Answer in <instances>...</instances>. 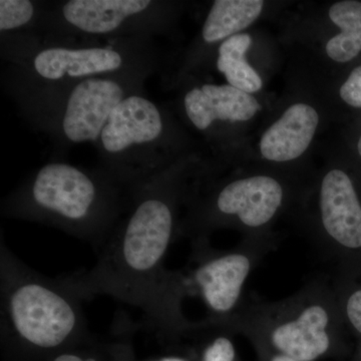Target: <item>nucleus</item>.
Masks as SVG:
<instances>
[{"label":"nucleus","mask_w":361,"mask_h":361,"mask_svg":"<svg viewBox=\"0 0 361 361\" xmlns=\"http://www.w3.org/2000/svg\"><path fill=\"white\" fill-rule=\"evenodd\" d=\"M188 164L180 160L135 187L129 205L89 270L59 277L78 298L106 295L142 311L145 329L157 331L163 316L169 248L177 240L185 205Z\"/></svg>","instance_id":"f257e3e1"},{"label":"nucleus","mask_w":361,"mask_h":361,"mask_svg":"<svg viewBox=\"0 0 361 361\" xmlns=\"http://www.w3.org/2000/svg\"><path fill=\"white\" fill-rule=\"evenodd\" d=\"M130 191L102 167L45 164L1 202V215L58 228L102 248L127 210Z\"/></svg>","instance_id":"f03ea898"},{"label":"nucleus","mask_w":361,"mask_h":361,"mask_svg":"<svg viewBox=\"0 0 361 361\" xmlns=\"http://www.w3.org/2000/svg\"><path fill=\"white\" fill-rule=\"evenodd\" d=\"M4 85L13 99L87 78L153 73L158 54L152 39H123L78 44L30 42L9 59Z\"/></svg>","instance_id":"39448f33"},{"label":"nucleus","mask_w":361,"mask_h":361,"mask_svg":"<svg viewBox=\"0 0 361 361\" xmlns=\"http://www.w3.org/2000/svg\"><path fill=\"white\" fill-rule=\"evenodd\" d=\"M157 361H189L187 360H185V358L183 357H178V356H170V357H164L161 358L160 360Z\"/></svg>","instance_id":"5701e85b"},{"label":"nucleus","mask_w":361,"mask_h":361,"mask_svg":"<svg viewBox=\"0 0 361 361\" xmlns=\"http://www.w3.org/2000/svg\"><path fill=\"white\" fill-rule=\"evenodd\" d=\"M151 73L97 77L14 99L35 129L59 144L96 146L111 114L123 99L144 92Z\"/></svg>","instance_id":"423d86ee"},{"label":"nucleus","mask_w":361,"mask_h":361,"mask_svg":"<svg viewBox=\"0 0 361 361\" xmlns=\"http://www.w3.org/2000/svg\"><path fill=\"white\" fill-rule=\"evenodd\" d=\"M197 330L204 341L202 361H236L232 334L205 319L197 322Z\"/></svg>","instance_id":"a211bd4d"},{"label":"nucleus","mask_w":361,"mask_h":361,"mask_svg":"<svg viewBox=\"0 0 361 361\" xmlns=\"http://www.w3.org/2000/svg\"><path fill=\"white\" fill-rule=\"evenodd\" d=\"M51 361H101L97 356L92 355H84L78 351L68 350L61 351L54 355Z\"/></svg>","instance_id":"412c9836"},{"label":"nucleus","mask_w":361,"mask_h":361,"mask_svg":"<svg viewBox=\"0 0 361 361\" xmlns=\"http://www.w3.org/2000/svg\"><path fill=\"white\" fill-rule=\"evenodd\" d=\"M82 300L61 282L0 246V325L4 341L35 353H61L89 338Z\"/></svg>","instance_id":"7ed1b4c3"},{"label":"nucleus","mask_w":361,"mask_h":361,"mask_svg":"<svg viewBox=\"0 0 361 361\" xmlns=\"http://www.w3.org/2000/svg\"><path fill=\"white\" fill-rule=\"evenodd\" d=\"M175 147L170 116L145 92L116 106L96 144L102 167L129 190L179 161Z\"/></svg>","instance_id":"0eeeda50"},{"label":"nucleus","mask_w":361,"mask_h":361,"mask_svg":"<svg viewBox=\"0 0 361 361\" xmlns=\"http://www.w3.org/2000/svg\"><path fill=\"white\" fill-rule=\"evenodd\" d=\"M277 246L273 234L244 238L230 250L213 248L209 239L193 240L189 261L182 269L170 271L169 286L182 302L187 296L199 297L208 311L206 322L222 324L241 307L252 271Z\"/></svg>","instance_id":"1a4fd4ad"},{"label":"nucleus","mask_w":361,"mask_h":361,"mask_svg":"<svg viewBox=\"0 0 361 361\" xmlns=\"http://www.w3.org/2000/svg\"><path fill=\"white\" fill-rule=\"evenodd\" d=\"M360 361H361V348H360Z\"/></svg>","instance_id":"393cba45"},{"label":"nucleus","mask_w":361,"mask_h":361,"mask_svg":"<svg viewBox=\"0 0 361 361\" xmlns=\"http://www.w3.org/2000/svg\"><path fill=\"white\" fill-rule=\"evenodd\" d=\"M264 8L262 0H216L202 27L205 45L224 42L254 23Z\"/></svg>","instance_id":"4468645a"},{"label":"nucleus","mask_w":361,"mask_h":361,"mask_svg":"<svg viewBox=\"0 0 361 361\" xmlns=\"http://www.w3.org/2000/svg\"><path fill=\"white\" fill-rule=\"evenodd\" d=\"M342 322L361 334V287L346 291L334 286Z\"/></svg>","instance_id":"6ab92c4d"},{"label":"nucleus","mask_w":361,"mask_h":361,"mask_svg":"<svg viewBox=\"0 0 361 361\" xmlns=\"http://www.w3.org/2000/svg\"><path fill=\"white\" fill-rule=\"evenodd\" d=\"M357 149H358V153H360V155L361 157V135L360 137V141H358Z\"/></svg>","instance_id":"b1692460"},{"label":"nucleus","mask_w":361,"mask_h":361,"mask_svg":"<svg viewBox=\"0 0 361 361\" xmlns=\"http://www.w3.org/2000/svg\"><path fill=\"white\" fill-rule=\"evenodd\" d=\"M318 123L319 115L313 106L292 104L263 134L259 142L261 155L275 163L296 160L310 146Z\"/></svg>","instance_id":"ddd939ff"},{"label":"nucleus","mask_w":361,"mask_h":361,"mask_svg":"<svg viewBox=\"0 0 361 361\" xmlns=\"http://www.w3.org/2000/svg\"><path fill=\"white\" fill-rule=\"evenodd\" d=\"M173 4L158 0H68L42 4L33 42L152 39L165 32Z\"/></svg>","instance_id":"6e6552de"},{"label":"nucleus","mask_w":361,"mask_h":361,"mask_svg":"<svg viewBox=\"0 0 361 361\" xmlns=\"http://www.w3.org/2000/svg\"><path fill=\"white\" fill-rule=\"evenodd\" d=\"M287 201L281 180L269 175H252L219 183L209 191L188 189L186 215L180 221L177 240L206 238L223 227H236L244 238L269 236L270 225Z\"/></svg>","instance_id":"9d476101"},{"label":"nucleus","mask_w":361,"mask_h":361,"mask_svg":"<svg viewBox=\"0 0 361 361\" xmlns=\"http://www.w3.org/2000/svg\"><path fill=\"white\" fill-rule=\"evenodd\" d=\"M339 94L344 103L361 109V66L351 71L348 80L341 85Z\"/></svg>","instance_id":"aec40b11"},{"label":"nucleus","mask_w":361,"mask_h":361,"mask_svg":"<svg viewBox=\"0 0 361 361\" xmlns=\"http://www.w3.org/2000/svg\"><path fill=\"white\" fill-rule=\"evenodd\" d=\"M329 16L341 32L327 42L325 51L336 63H348L361 51V2H336L330 7Z\"/></svg>","instance_id":"2eb2a0df"},{"label":"nucleus","mask_w":361,"mask_h":361,"mask_svg":"<svg viewBox=\"0 0 361 361\" xmlns=\"http://www.w3.org/2000/svg\"><path fill=\"white\" fill-rule=\"evenodd\" d=\"M314 241L326 259L361 252V202L353 180L339 169L320 180Z\"/></svg>","instance_id":"9b49d317"},{"label":"nucleus","mask_w":361,"mask_h":361,"mask_svg":"<svg viewBox=\"0 0 361 361\" xmlns=\"http://www.w3.org/2000/svg\"><path fill=\"white\" fill-rule=\"evenodd\" d=\"M182 104L188 120L200 132L218 123L247 122L262 109L255 97L230 85H195L186 90Z\"/></svg>","instance_id":"f8f14e48"},{"label":"nucleus","mask_w":361,"mask_h":361,"mask_svg":"<svg viewBox=\"0 0 361 361\" xmlns=\"http://www.w3.org/2000/svg\"><path fill=\"white\" fill-rule=\"evenodd\" d=\"M257 349L259 355H260L261 360L262 361H298L293 360V358L288 357L280 353L271 351L269 349L262 348V346L255 345Z\"/></svg>","instance_id":"4be33fe9"},{"label":"nucleus","mask_w":361,"mask_h":361,"mask_svg":"<svg viewBox=\"0 0 361 361\" xmlns=\"http://www.w3.org/2000/svg\"><path fill=\"white\" fill-rule=\"evenodd\" d=\"M42 2L32 0L0 1L1 35H21L35 32L39 21Z\"/></svg>","instance_id":"f3484780"},{"label":"nucleus","mask_w":361,"mask_h":361,"mask_svg":"<svg viewBox=\"0 0 361 361\" xmlns=\"http://www.w3.org/2000/svg\"><path fill=\"white\" fill-rule=\"evenodd\" d=\"M341 323L334 286L329 278L319 277L280 300H244L231 318L216 326L293 360L315 361L336 348Z\"/></svg>","instance_id":"20e7f679"},{"label":"nucleus","mask_w":361,"mask_h":361,"mask_svg":"<svg viewBox=\"0 0 361 361\" xmlns=\"http://www.w3.org/2000/svg\"><path fill=\"white\" fill-rule=\"evenodd\" d=\"M252 44L250 35L239 33L224 40L218 49L217 68L230 85L247 94L262 89V78L245 58Z\"/></svg>","instance_id":"dca6fc26"}]
</instances>
